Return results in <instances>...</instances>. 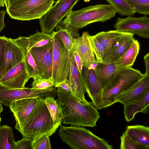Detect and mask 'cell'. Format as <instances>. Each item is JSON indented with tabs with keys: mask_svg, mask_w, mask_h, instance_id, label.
Masks as SVG:
<instances>
[{
	"mask_svg": "<svg viewBox=\"0 0 149 149\" xmlns=\"http://www.w3.org/2000/svg\"><path fill=\"white\" fill-rule=\"evenodd\" d=\"M6 13V11L4 10H0V33L6 26L4 19Z\"/></svg>",
	"mask_w": 149,
	"mask_h": 149,
	"instance_id": "cell-39",
	"label": "cell"
},
{
	"mask_svg": "<svg viewBox=\"0 0 149 149\" xmlns=\"http://www.w3.org/2000/svg\"><path fill=\"white\" fill-rule=\"evenodd\" d=\"M136 13L149 15V0H126Z\"/></svg>",
	"mask_w": 149,
	"mask_h": 149,
	"instance_id": "cell-33",
	"label": "cell"
},
{
	"mask_svg": "<svg viewBox=\"0 0 149 149\" xmlns=\"http://www.w3.org/2000/svg\"><path fill=\"white\" fill-rule=\"evenodd\" d=\"M87 31L83 32L82 36L73 40V49L80 58L83 67L89 68L96 65L95 56L89 40Z\"/></svg>",
	"mask_w": 149,
	"mask_h": 149,
	"instance_id": "cell-15",
	"label": "cell"
},
{
	"mask_svg": "<svg viewBox=\"0 0 149 149\" xmlns=\"http://www.w3.org/2000/svg\"><path fill=\"white\" fill-rule=\"evenodd\" d=\"M114 27L122 32L146 38H149V18L147 15L139 17L128 16L124 18L118 17Z\"/></svg>",
	"mask_w": 149,
	"mask_h": 149,
	"instance_id": "cell-11",
	"label": "cell"
},
{
	"mask_svg": "<svg viewBox=\"0 0 149 149\" xmlns=\"http://www.w3.org/2000/svg\"><path fill=\"white\" fill-rule=\"evenodd\" d=\"M4 5L6 6V0H0V7H3Z\"/></svg>",
	"mask_w": 149,
	"mask_h": 149,
	"instance_id": "cell-43",
	"label": "cell"
},
{
	"mask_svg": "<svg viewBox=\"0 0 149 149\" xmlns=\"http://www.w3.org/2000/svg\"><path fill=\"white\" fill-rule=\"evenodd\" d=\"M52 134L47 133L35 137L32 143V149H50L51 143L49 137Z\"/></svg>",
	"mask_w": 149,
	"mask_h": 149,
	"instance_id": "cell-31",
	"label": "cell"
},
{
	"mask_svg": "<svg viewBox=\"0 0 149 149\" xmlns=\"http://www.w3.org/2000/svg\"><path fill=\"white\" fill-rule=\"evenodd\" d=\"M140 71L129 67L119 71L113 79L102 89L103 108L116 103L119 96L127 91L143 77Z\"/></svg>",
	"mask_w": 149,
	"mask_h": 149,
	"instance_id": "cell-5",
	"label": "cell"
},
{
	"mask_svg": "<svg viewBox=\"0 0 149 149\" xmlns=\"http://www.w3.org/2000/svg\"><path fill=\"white\" fill-rule=\"evenodd\" d=\"M71 51L63 44L56 32L53 36L52 74L54 86L57 88L68 76Z\"/></svg>",
	"mask_w": 149,
	"mask_h": 149,
	"instance_id": "cell-7",
	"label": "cell"
},
{
	"mask_svg": "<svg viewBox=\"0 0 149 149\" xmlns=\"http://www.w3.org/2000/svg\"><path fill=\"white\" fill-rule=\"evenodd\" d=\"M56 33L63 44L70 51L73 49L74 37H78L79 34L78 29L66 25L61 20L55 26Z\"/></svg>",
	"mask_w": 149,
	"mask_h": 149,
	"instance_id": "cell-23",
	"label": "cell"
},
{
	"mask_svg": "<svg viewBox=\"0 0 149 149\" xmlns=\"http://www.w3.org/2000/svg\"><path fill=\"white\" fill-rule=\"evenodd\" d=\"M57 91L63 124L83 127L96 126L100 115L92 102L84 100L59 87Z\"/></svg>",
	"mask_w": 149,
	"mask_h": 149,
	"instance_id": "cell-1",
	"label": "cell"
},
{
	"mask_svg": "<svg viewBox=\"0 0 149 149\" xmlns=\"http://www.w3.org/2000/svg\"><path fill=\"white\" fill-rule=\"evenodd\" d=\"M53 48V37L44 46L29 49L36 63L38 75L45 79H52Z\"/></svg>",
	"mask_w": 149,
	"mask_h": 149,
	"instance_id": "cell-10",
	"label": "cell"
},
{
	"mask_svg": "<svg viewBox=\"0 0 149 149\" xmlns=\"http://www.w3.org/2000/svg\"><path fill=\"white\" fill-rule=\"evenodd\" d=\"M31 78L23 60L2 76L0 79V85L11 89L23 88Z\"/></svg>",
	"mask_w": 149,
	"mask_h": 149,
	"instance_id": "cell-13",
	"label": "cell"
},
{
	"mask_svg": "<svg viewBox=\"0 0 149 149\" xmlns=\"http://www.w3.org/2000/svg\"><path fill=\"white\" fill-rule=\"evenodd\" d=\"M149 106V88L138 100L124 106L123 113L125 120L127 122L131 121L134 119L136 114L139 112L148 113Z\"/></svg>",
	"mask_w": 149,
	"mask_h": 149,
	"instance_id": "cell-21",
	"label": "cell"
},
{
	"mask_svg": "<svg viewBox=\"0 0 149 149\" xmlns=\"http://www.w3.org/2000/svg\"><path fill=\"white\" fill-rule=\"evenodd\" d=\"M57 90L55 88L38 89L24 87L22 88L11 89L0 85V103L9 107L13 101L26 98H44L49 96L55 97Z\"/></svg>",
	"mask_w": 149,
	"mask_h": 149,
	"instance_id": "cell-9",
	"label": "cell"
},
{
	"mask_svg": "<svg viewBox=\"0 0 149 149\" xmlns=\"http://www.w3.org/2000/svg\"><path fill=\"white\" fill-rule=\"evenodd\" d=\"M8 40L5 36H0V69L3 62L6 44Z\"/></svg>",
	"mask_w": 149,
	"mask_h": 149,
	"instance_id": "cell-37",
	"label": "cell"
},
{
	"mask_svg": "<svg viewBox=\"0 0 149 149\" xmlns=\"http://www.w3.org/2000/svg\"><path fill=\"white\" fill-rule=\"evenodd\" d=\"M60 125H54L43 99L39 98L34 108L19 132L32 139L43 134H53Z\"/></svg>",
	"mask_w": 149,
	"mask_h": 149,
	"instance_id": "cell-3",
	"label": "cell"
},
{
	"mask_svg": "<svg viewBox=\"0 0 149 149\" xmlns=\"http://www.w3.org/2000/svg\"><path fill=\"white\" fill-rule=\"evenodd\" d=\"M125 33L116 29L102 31L94 35L103 48L105 63L117 41Z\"/></svg>",
	"mask_w": 149,
	"mask_h": 149,
	"instance_id": "cell-19",
	"label": "cell"
},
{
	"mask_svg": "<svg viewBox=\"0 0 149 149\" xmlns=\"http://www.w3.org/2000/svg\"><path fill=\"white\" fill-rule=\"evenodd\" d=\"M56 33L53 31L50 34L40 32L38 30L34 34L27 37L30 49L32 47H42L48 43L53 38Z\"/></svg>",
	"mask_w": 149,
	"mask_h": 149,
	"instance_id": "cell-29",
	"label": "cell"
},
{
	"mask_svg": "<svg viewBox=\"0 0 149 149\" xmlns=\"http://www.w3.org/2000/svg\"><path fill=\"white\" fill-rule=\"evenodd\" d=\"M89 40L92 47L96 57L97 63H105L104 60L103 48L94 36L90 35Z\"/></svg>",
	"mask_w": 149,
	"mask_h": 149,
	"instance_id": "cell-34",
	"label": "cell"
},
{
	"mask_svg": "<svg viewBox=\"0 0 149 149\" xmlns=\"http://www.w3.org/2000/svg\"><path fill=\"white\" fill-rule=\"evenodd\" d=\"M3 109V106L1 103H0V113L2 112Z\"/></svg>",
	"mask_w": 149,
	"mask_h": 149,
	"instance_id": "cell-44",
	"label": "cell"
},
{
	"mask_svg": "<svg viewBox=\"0 0 149 149\" xmlns=\"http://www.w3.org/2000/svg\"><path fill=\"white\" fill-rule=\"evenodd\" d=\"M73 54L79 72L81 73L83 68V65L80 58L76 52L74 50Z\"/></svg>",
	"mask_w": 149,
	"mask_h": 149,
	"instance_id": "cell-38",
	"label": "cell"
},
{
	"mask_svg": "<svg viewBox=\"0 0 149 149\" xmlns=\"http://www.w3.org/2000/svg\"><path fill=\"white\" fill-rule=\"evenodd\" d=\"M54 0H20L6 8L12 19L21 21L40 19L52 7Z\"/></svg>",
	"mask_w": 149,
	"mask_h": 149,
	"instance_id": "cell-6",
	"label": "cell"
},
{
	"mask_svg": "<svg viewBox=\"0 0 149 149\" xmlns=\"http://www.w3.org/2000/svg\"><path fill=\"white\" fill-rule=\"evenodd\" d=\"M143 60L146 68L145 74L149 75V53L146 54L144 56Z\"/></svg>",
	"mask_w": 149,
	"mask_h": 149,
	"instance_id": "cell-40",
	"label": "cell"
},
{
	"mask_svg": "<svg viewBox=\"0 0 149 149\" xmlns=\"http://www.w3.org/2000/svg\"><path fill=\"white\" fill-rule=\"evenodd\" d=\"M81 74L86 92L97 110L103 108L102 89L97 78L95 70L83 67Z\"/></svg>",
	"mask_w": 149,
	"mask_h": 149,
	"instance_id": "cell-12",
	"label": "cell"
},
{
	"mask_svg": "<svg viewBox=\"0 0 149 149\" xmlns=\"http://www.w3.org/2000/svg\"><path fill=\"white\" fill-rule=\"evenodd\" d=\"M140 49L139 42L136 40L132 43L129 48L113 63L116 70H120L132 67L135 62Z\"/></svg>",
	"mask_w": 149,
	"mask_h": 149,
	"instance_id": "cell-25",
	"label": "cell"
},
{
	"mask_svg": "<svg viewBox=\"0 0 149 149\" xmlns=\"http://www.w3.org/2000/svg\"><path fill=\"white\" fill-rule=\"evenodd\" d=\"M120 15L132 16L136 11L126 0H105Z\"/></svg>",
	"mask_w": 149,
	"mask_h": 149,
	"instance_id": "cell-30",
	"label": "cell"
},
{
	"mask_svg": "<svg viewBox=\"0 0 149 149\" xmlns=\"http://www.w3.org/2000/svg\"><path fill=\"white\" fill-rule=\"evenodd\" d=\"M23 58V53L20 48L10 38H8L0 69V79L8 70L22 62Z\"/></svg>",
	"mask_w": 149,
	"mask_h": 149,
	"instance_id": "cell-17",
	"label": "cell"
},
{
	"mask_svg": "<svg viewBox=\"0 0 149 149\" xmlns=\"http://www.w3.org/2000/svg\"><path fill=\"white\" fill-rule=\"evenodd\" d=\"M11 40L21 49L24 55L23 60L27 72L31 77L38 75L37 68L35 61L30 51L27 37L20 36Z\"/></svg>",
	"mask_w": 149,
	"mask_h": 149,
	"instance_id": "cell-20",
	"label": "cell"
},
{
	"mask_svg": "<svg viewBox=\"0 0 149 149\" xmlns=\"http://www.w3.org/2000/svg\"><path fill=\"white\" fill-rule=\"evenodd\" d=\"M15 142L12 128L8 125L0 126V149H14Z\"/></svg>",
	"mask_w": 149,
	"mask_h": 149,
	"instance_id": "cell-27",
	"label": "cell"
},
{
	"mask_svg": "<svg viewBox=\"0 0 149 149\" xmlns=\"http://www.w3.org/2000/svg\"><path fill=\"white\" fill-rule=\"evenodd\" d=\"M128 136L136 142L149 148V127L137 125H128L125 131Z\"/></svg>",
	"mask_w": 149,
	"mask_h": 149,
	"instance_id": "cell-26",
	"label": "cell"
},
{
	"mask_svg": "<svg viewBox=\"0 0 149 149\" xmlns=\"http://www.w3.org/2000/svg\"><path fill=\"white\" fill-rule=\"evenodd\" d=\"M39 98L31 97L13 101L9 107L16 121L15 128L19 132L36 106Z\"/></svg>",
	"mask_w": 149,
	"mask_h": 149,
	"instance_id": "cell-14",
	"label": "cell"
},
{
	"mask_svg": "<svg viewBox=\"0 0 149 149\" xmlns=\"http://www.w3.org/2000/svg\"><path fill=\"white\" fill-rule=\"evenodd\" d=\"M54 97L46 96L43 99L54 125H61L62 123V114L60 105L58 100Z\"/></svg>",
	"mask_w": 149,
	"mask_h": 149,
	"instance_id": "cell-28",
	"label": "cell"
},
{
	"mask_svg": "<svg viewBox=\"0 0 149 149\" xmlns=\"http://www.w3.org/2000/svg\"><path fill=\"white\" fill-rule=\"evenodd\" d=\"M33 139L23 137L21 140L15 142L14 149H32Z\"/></svg>",
	"mask_w": 149,
	"mask_h": 149,
	"instance_id": "cell-36",
	"label": "cell"
},
{
	"mask_svg": "<svg viewBox=\"0 0 149 149\" xmlns=\"http://www.w3.org/2000/svg\"><path fill=\"white\" fill-rule=\"evenodd\" d=\"M58 134L61 140L74 149H113L106 140L83 127L60 125Z\"/></svg>",
	"mask_w": 149,
	"mask_h": 149,
	"instance_id": "cell-2",
	"label": "cell"
},
{
	"mask_svg": "<svg viewBox=\"0 0 149 149\" xmlns=\"http://www.w3.org/2000/svg\"><path fill=\"white\" fill-rule=\"evenodd\" d=\"M32 88L38 89H45L52 88L54 86V83L51 79H46L37 75L33 78Z\"/></svg>",
	"mask_w": 149,
	"mask_h": 149,
	"instance_id": "cell-35",
	"label": "cell"
},
{
	"mask_svg": "<svg viewBox=\"0 0 149 149\" xmlns=\"http://www.w3.org/2000/svg\"><path fill=\"white\" fill-rule=\"evenodd\" d=\"M80 0H58L39 19L41 32L46 34H51L57 24L72 10Z\"/></svg>",
	"mask_w": 149,
	"mask_h": 149,
	"instance_id": "cell-8",
	"label": "cell"
},
{
	"mask_svg": "<svg viewBox=\"0 0 149 149\" xmlns=\"http://www.w3.org/2000/svg\"><path fill=\"white\" fill-rule=\"evenodd\" d=\"M96 77L102 89L118 72L114 63H97L95 69Z\"/></svg>",
	"mask_w": 149,
	"mask_h": 149,
	"instance_id": "cell-24",
	"label": "cell"
},
{
	"mask_svg": "<svg viewBox=\"0 0 149 149\" xmlns=\"http://www.w3.org/2000/svg\"><path fill=\"white\" fill-rule=\"evenodd\" d=\"M116 13L109 5L90 6L77 11L71 10L63 22L66 25L79 29L94 22L107 21L114 17Z\"/></svg>",
	"mask_w": 149,
	"mask_h": 149,
	"instance_id": "cell-4",
	"label": "cell"
},
{
	"mask_svg": "<svg viewBox=\"0 0 149 149\" xmlns=\"http://www.w3.org/2000/svg\"><path fill=\"white\" fill-rule=\"evenodd\" d=\"M84 1L85 2H89L90 0H84Z\"/></svg>",
	"mask_w": 149,
	"mask_h": 149,
	"instance_id": "cell-45",
	"label": "cell"
},
{
	"mask_svg": "<svg viewBox=\"0 0 149 149\" xmlns=\"http://www.w3.org/2000/svg\"><path fill=\"white\" fill-rule=\"evenodd\" d=\"M58 87H60L65 91L71 92L70 85L68 79L65 82L60 84Z\"/></svg>",
	"mask_w": 149,
	"mask_h": 149,
	"instance_id": "cell-41",
	"label": "cell"
},
{
	"mask_svg": "<svg viewBox=\"0 0 149 149\" xmlns=\"http://www.w3.org/2000/svg\"><path fill=\"white\" fill-rule=\"evenodd\" d=\"M120 149H149V148L139 143L129 137L125 131L120 136Z\"/></svg>",
	"mask_w": 149,
	"mask_h": 149,
	"instance_id": "cell-32",
	"label": "cell"
},
{
	"mask_svg": "<svg viewBox=\"0 0 149 149\" xmlns=\"http://www.w3.org/2000/svg\"><path fill=\"white\" fill-rule=\"evenodd\" d=\"M0 114H1V113H0V123H1V116H0Z\"/></svg>",
	"mask_w": 149,
	"mask_h": 149,
	"instance_id": "cell-46",
	"label": "cell"
},
{
	"mask_svg": "<svg viewBox=\"0 0 149 149\" xmlns=\"http://www.w3.org/2000/svg\"><path fill=\"white\" fill-rule=\"evenodd\" d=\"M133 34L126 33L116 42L105 63H113L130 47L135 40Z\"/></svg>",
	"mask_w": 149,
	"mask_h": 149,
	"instance_id": "cell-22",
	"label": "cell"
},
{
	"mask_svg": "<svg viewBox=\"0 0 149 149\" xmlns=\"http://www.w3.org/2000/svg\"><path fill=\"white\" fill-rule=\"evenodd\" d=\"M149 88V75L144 74L143 77L130 89L117 97L116 102L124 105L133 103L141 98Z\"/></svg>",
	"mask_w": 149,
	"mask_h": 149,
	"instance_id": "cell-16",
	"label": "cell"
},
{
	"mask_svg": "<svg viewBox=\"0 0 149 149\" xmlns=\"http://www.w3.org/2000/svg\"><path fill=\"white\" fill-rule=\"evenodd\" d=\"M74 49L70 52V66L69 74V80L71 92L81 99L86 101L85 98V89L82 75L77 66L73 54Z\"/></svg>",
	"mask_w": 149,
	"mask_h": 149,
	"instance_id": "cell-18",
	"label": "cell"
},
{
	"mask_svg": "<svg viewBox=\"0 0 149 149\" xmlns=\"http://www.w3.org/2000/svg\"><path fill=\"white\" fill-rule=\"evenodd\" d=\"M20 0H6L7 6L6 8H8L12 4L18 2Z\"/></svg>",
	"mask_w": 149,
	"mask_h": 149,
	"instance_id": "cell-42",
	"label": "cell"
}]
</instances>
